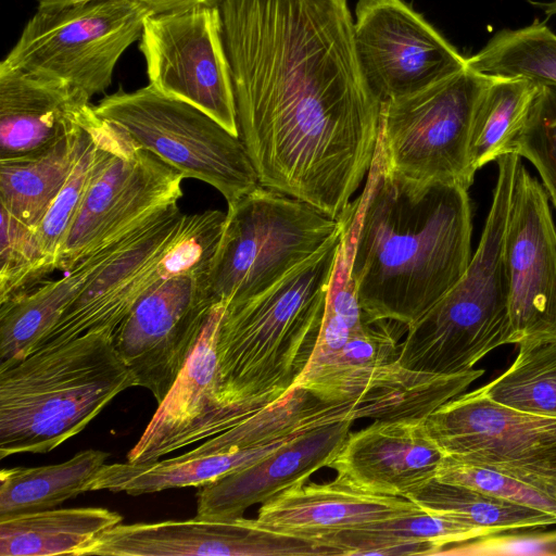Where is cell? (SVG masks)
Listing matches in <instances>:
<instances>
[{
  "instance_id": "2",
  "label": "cell",
  "mask_w": 556,
  "mask_h": 556,
  "mask_svg": "<svg viewBox=\"0 0 556 556\" xmlns=\"http://www.w3.org/2000/svg\"><path fill=\"white\" fill-rule=\"evenodd\" d=\"M468 190L404 178L376 149L362 194L340 218L366 320L408 328L463 277L472 256Z\"/></svg>"
},
{
  "instance_id": "9",
  "label": "cell",
  "mask_w": 556,
  "mask_h": 556,
  "mask_svg": "<svg viewBox=\"0 0 556 556\" xmlns=\"http://www.w3.org/2000/svg\"><path fill=\"white\" fill-rule=\"evenodd\" d=\"M153 12L134 0H88L38 9L1 64L70 83L90 98L104 92L126 49Z\"/></svg>"
},
{
  "instance_id": "23",
  "label": "cell",
  "mask_w": 556,
  "mask_h": 556,
  "mask_svg": "<svg viewBox=\"0 0 556 556\" xmlns=\"http://www.w3.org/2000/svg\"><path fill=\"white\" fill-rule=\"evenodd\" d=\"M160 214L94 250L60 279L46 280L30 291L0 304V369L31 354L89 281L114 256L136 241Z\"/></svg>"
},
{
  "instance_id": "42",
  "label": "cell",
  "mask_w": 556,
  "mask_h": 556,
  "mask_svg": "<svg viewBox=\"0 0 556 556\" xmlns=\"http://www.w3.org/2000/svg\"><path fill=\"white\" fill-rule=\"evenodd\" d=\"M538 5H540L544 10L547 16L556 14V0H552L551 2L545 3H538Z\"/></svg>"
},
{
  "instance_id": "25",
  "label": "cell",
  "mask_w": 556,
  "mask_h": 556,
  "mask_svg": "<svg viewBox=\"0 0 556 556\" xmlns=\"http://www.w3.org/2000/svg\"><path fill=\"white\" fill-rule=\"evenodd\" d=\"M483 374L478 368L450 375L425 372L404 367L397 359L371 371L350 402L361 405L357 419L424 420Z\"/></svg>"
},
{
  "instance_id": "5",
  "label": "cell",
  "mask_w": 556,
  "mask_h": 556,
  "mask_svg": "<svg viewBox=\"0 0 556 556\" xmlns=\"http://www.w3.org/2000/svg\"><path fill=\"white\" fill-rule=\"evenodd\" d=\"M521 157L496 160L497 176L477 250L463 277L407 328L399 362L409 369L457 374L473 368L494 349L508 344V287L504 240Z\"/></svg>"
},
{
  "instance_id": "21",
  "label": "cell",
  "mask_w": 556,
  "mask_h": 556,
  "mask_svg": "<svg viewBox=\"0 0 556 556\" xmlns=\"http://www.w3.org/2000/svg\"><path fill=\"white\" fill-rule=\"evenodd\" d=\"M420 510L407 497L369 493L336 478L285 490L263 503L253 521L261 528L316 540Z\"/></svg>"
},
{
  "instance_id": "31",
  "label": "cell",
  "mask_w": 556,
  "mask_h": 556,
  "mask_svg": "<svg viewBox=\"0 0 556 556\" xmlns=\"http://www.w3.org/2000/svg\"><path fill=\"white\" fill-rule=\"evenodd\" d=\"M539 85L522 78L491 77L472 119L470 159L475 170L514 153L527 123Z\"/></svg>"
},
{
  "instance_id": "38",
  "label": "cell",
  "mask_w": 556,
  "mask_h": 556,
  "mask_svg": "<svg viewBox=\"0 0 556 556\" xmlns=\"http://www.w3.org/2000/svg\"><path fill=\"white\" fill-rule=\"evenodd\" d=\"M514 153L534 166L556 208V87L539 85Z\"/></svg>"
},
{
  "instance_id": "22",
  "label": "cell",
  "mask_w": 556,
  "mask_h": 556,
  "mask_svg": "<svg viewBox=\"0 0 556 556\" xmlns=\"http://www.w3.org/2000/svg\"><path fill=\"white\" fill-rule=\"evenodd\" d=\"M70 83L0 64V160L34 152L71 130L93 108Z\"/></svg>"
},
{
  "instance_id": "7",
  "label": "cell",
  "mask_w": 556,
  "mask_h": 556,
  "mask_svg": "<svg viewBox=\"0 0 556 556\" xmlns=\"http://www.w3.org/2000/svg\"><path fill=\"white\" fill-rule=\"evenodd\" d=\"M96 114L139 148L218 190L231 203L260 187L239 136L210 115L148 85L117 90L93 105Z\"/></svg>"
},
{
  "instance_id": "11",
  "label": "cell",
  "mask_w": 556,
  "mask_h": 556,
  "mask_svg": "<svg viewBox=\"0 0 556 556\" xmlns=\"http://www.w3.org/2000/svg\"><path fill=\"white\" fill-rule=\"evenodd\" d=\"M425 424L446 456L556 496V418L502 405L479 388L447 401Z\"/></svg>"
},
{
  "instance_id": "4",
  "label": "cell",
  "mask_w": 556,
  "mask_h": 556,
  "mask_svg": "<svg viewBox=\"0 0 556 556\" xmlns=\"http://www.w3.org/2000/svg\"><path fill=\"white\" fill-rule=\"evenodd\" d=\"M134 386L105 331L37 350L0 369V458L55 448Z\"/></svg>"
},
{
  "instance_id": "15",
  "label": "cell",
  "mask_w": 556,
  "mask_h": 556,
  "mask_svg": "<svg viewBox=\"0 0 556 556\" xmlns=\"http://www.w3.org/2000/svg\"><path fill=\"white\" fill-rule=\"evenodd\" d=\"M508 344L556 339V225L548 194L522 162L504 240Z\"/></svg>"
},
{
  "instance_id": "27",
  "label": "cell",
  "mask_w": 556,
  "mask_h": 556,
  "mask_svg": "<svg viewBox=\"0 0 556 556\" xmlns=\"http://www.w3.org/2000/svg\"><path fill=\"white\" fill-rule=\"evenodd\" d=\"M489 535L484 530L426 510L321 535L338 555H439L445 547Z\"/></svg>"
},
{
  "instance_id": "1",
  "label": "cell",
  "mask_w": 556,
  "mask_h": 556,
  "mask_svg": "<svg viewBox=\"0 0 556 556\" xmlns=\"http://www.w3.org/2000/svg\"><path fill=\"white\" fill-rule=\"evenodd\" d=\"M239 137L260 186L340 219L374 162L381 103L348 0H223Z\"/></svg>"
},
{
  "instance_id": "14",
  "label": "cell",
  "mask_w": 556,
  "mask_h": 556,
  "mask_svg": "<svg viewBox=\"0 0 556 556\" xmlns=\"http://www.w3.org/2000/svg\"><path fill=\"white\" fill-rule=\"evenodd\" d=\"M205 275L162 279L134 305L112 333V343L136 386L160 404L195 348L213 303Z\"/></svg>"
},
{
  "instance_id": "39",
  "label": "cell",
  "mask_w": 556,
  "mask_h": 556,
  "mask_svg": "<svg viewBox=\"0 0 556 556\" xmlns=\"http://www.w3.org/2000/svg\"><path fill=\"white\" fill-rule=\"evenodd\" d=\"M0 304L35 288L31 229L0 208Z\"/></svg>"
},
{
  "instance_id": "35",
  "label": "cell",
  "mask_w": 556,
  "mask_h": 556,
  "mask_svg": "<svg viewBox=\"0 0 556 556\" xmlns=\"http://www.w3.org/2000/svg\"><path fill=\"white\" fill-rule=\"evenodd\" d=\"M89 122V134L79 157L62 190L41 222L31 229L35 283L46 281L58 270L61 249L76 218L96 161V140Z\"/></svg>"
},
{
  "instance_id": "10",
  "label": "cell",
  "mask_w": 556,
  "mask_h": 556,
  "mask_svg": "<svg viewBox=\"0 0 556 556\" xmlns=\"http://www.w3.org/2000/svg\"><path fill=\"white\" fill-rule=\"evenodd\" d=\"M96 113V112H94ZM96 161L58 270L150 220L182 197L184 176L94 114Z\"/></svg>"
},
{
  "instance_id": "30",
  "label": "cell",
  "mask_w": 556,
  "mask_h": 556,
  "mask_svg": "<svg viewBox=\"0 0 556 556\" xmlns=\"http://www.w3.org/2000/svg\"><path fill=\"white\" fill-rule=\"evenodd\" d=\"M109 454L86 450L71 459L40 467L0 471V517L51 509L84 492Z\"/></svg>"
},
{
  "instance_id": "16",
  "label": "cell",
  "mask_w": 556,
  "mask_h": 556,
  "mask_svg": "<svg viewBox=\"0 0 556 556\" xmlns=\"http://www.w3.org/2000/svg\"><path fill=\"white\" fill-rule=\"evenodd\" d=\"M102 556H338L320 542L256 526L243 517H194L161 522H122L100 534L81 554Z\"/></svg>"
},
{
  "instance_id": "29",
  "label": "cell",
  "mask_w": 556,
  "mask_h": 556,
  "mask_svg": "<svg viewBox=\"0 0 556 556\" xmlns=\"http://www.w3.org/2000/svg\"><path fill=\"white\" fill-rule=\"evenodd\" d=\"M406 332L407 326L394 320L365 319L342 350L318 368L303 371L294 386L324 402H350L372 370L399 359Z\"/></svg>"
},
{
  "instance_id": "20",
  "label": "cell",
  "mask_w": 556,
  "mask_h": 556,
  "mask_svg": "<svg viewBox=\"0 0 556 556\" xmlns=\"http://www.w3.org/2000/svg\"><path fill=\"white\" fill-rule=\"evenodd\" d=\"M353 422L344 420L311 430L271 455L200 486L195 516L216 520L241 518L252 505L307 482L315 471L329 467Z\"/></svg>"
},
{
  "instance_id": "17",
  "label": "cell",
  "mask_w": 556,
  "mask_h": 556,
  "mask_svg": "<svg viewBox=\"0 0 556 556\" xmlns=\"http://www.w3.org/2000/svg\"><path fill=\"white\" fill-rule=\"evenodd\" d=\"M185 216L177 203L165 208L136 241L89 281L33 352L91 332L112 334L136 302L163 279L162 260Z\"/></svg>"
},
{
  "instance_id": "18",
  "label": "cell",
  "mask_w": 556,
  "mask_h": 556,
  "mask_svg": "<svg viewBox=\"0 0 556 556\" xmlns=\"http://www.w3.org/2000/svg\"><path fill=\"white\" fill-rule=\"evenodd\" d=\"M226 305L215 303L194 350L136 445L129 463H146L233 427L217 396V334Z\"/></svg>"
},
{
  "instance_id": "13",
  "label": "cell",
  "mask_w": 556,
  "mask_h": 556,
  "mask_svg": "<svg viewBox=\"0 0 556 556\" xmlns=\"http://www.w3.org/2000/svg\"><path fill=\"white\" fill-rule=\"evenodd\" d=\"M353 30L361 72L380 103L466 66V58L403 0H358Z\"/></svg>"
},
{
  "instance_id": "36",
  "label": "cell",
  "mask_w": 556,
  "mask_h": 556,
  "mask_svg": "<svg viewBox=\"0 0 556 556\" xmlns=\"http://www.w3.org/2000/svg\"><path fill=\"white\" fill-rule=\"evenodd\" d=\"M226 213L205 210L186 215L163 260V279L205 275L219 244Z\"/></svg>"
},
{
  "instance_id": "19",
  "label": "cell",
  "mask_w": 556,
  "mask_h": 556,
  "mask_svg": "<svg viewBox=\"0 0 556 556\" xmlns=\"http://www.w3.org/2000/svg\"><path fill=\"white\" fill-rule=\"evenodd\" d=\"M425 420L372 421L349 434L329 467L363 491L407 497L435 478L445 456Z\"/></svg>"
},
{
  "instance_id": "34",
  "label": "cell",
  "mask_w": 556,
  "mask_h": 556,
  "mask_svg": "<svg viewBox=\"0 0 556 556\" xmlns=\"http://www.w3.org/2000/svg\"><path fill=\"white\" fill-rule=\"evenodd\" d=\"M480 390L502 405L556 418V339L519 344L513 364Z\"/></svg>"
},
{
  "instance_id": "8",
  "label": "cell",
  "mask_w": 556,
  "mask_h": 556,
  "mask_svg": "<svg viewBox=\"0 0 556 556\" xmlns=\"http://www.w3.org/2000/svg\"><path fill=\"white\" fill-rule=\"evenodd\" d=\"M491 76L467 66L415 93L381 103L377 150L395 174L469 189L476 170L470 136Z\"/></svg>"
},
{
  "instance_id": "37",
  "label": "cell",
  "mask_w": 556,
  "mask_h": 556,
  "mask_svg": "<svg viewBox=\"0 0 556 556\" xmlns=\"http://www.w3.org/2000/svg\"><path fill=\"white\" fill-rule=\"evenodd\" d=\"M435 479L556 516V496L495 469L444 456Z\"/></svg>"
},
{
  "instance_id": "12",
  "label": "cell",
  "mask_w": 556,
  "mask_h": 556,
  "mask_svg": "<svg viewBox=\"0 0 556 556\" xmlns=\"http://www.w3.org/2000/svg\"><path fill=\"white\" fill-rule=\"evenodd\" d=\"M140 39L150 85L200 109L239 136L219 5L152 14Z\"/></svg>"
},
{
  "instance_id": "41",
  "label": "cell",
  "mask_w": 556,
  "mask_h": 556,
  "mask_svg": "<svg viewBox=\"0 0 556 556\" xmlns=\"http://www.w3.org/2000/svg\"><path fill=\"white\" fill-rule=\"evenodd\" d=\"M88 0H38V9L63 7ZM147 5L153 14L177 13L200 7H217L223 0H134Z\"/></svg>"
},
{
  "instance_id": "24",
  "label": "cell",
  "mask_w": 556,
  "mask_h": 556,
  "mask_svg": "<svg viewBox=\"0 0 556 556\" xmlns=\"http://www.w3.org/2000/svg\"><path fill=\"white\" fill-rule=\"evenodd\" d=\"M93 113L36 151L0 160V208L30 228L41 222L79 157Z\"/></svg>"
},
{
  "instance_id": "33",
  "label": "cell",
  "mask_w": 556,
  "mask_h": 556,
  "mask_svg": "<svg viewBox=\"0 0 556 556\" xmlns=\"http://www.w3.org/2000/svg\"><path fill=\"white\" fill-rule=\"evenodd\" d=\"M466 63L485 76L556 87V34L538 20L525 27L503 29L466 58Z\"/></svg>"
},
{
  "instance_id": "26",
  "label": "cell",
  "mask_w": 556,
  "mask_h": 556,
  "mask_svg": "<svg viewBox=\"0 0 556 556\" xmlns=\"http://www.w3.org/2000/svg\"><path fill=\"white\" fill-rule=\"evenodd\" d=\"M298 438L228 453L195 457L181 454L165 460L104 464L90 482L89 490L141 495L167 489L202 486L271 455Z\"/></svg>"
},
{
  "instance_id": "40",
  "label": "cell",
  "mask_w": 556,
  "mask_h": 556,
  "mask_svg": "<svg viewBox=\"0 0 556 556\" xmlns=\"http://www.w3.org/2000/svg\"><path fill=\"white\" fill-rule=\"evenodd\" d=\"M514 530L484 535L442 549L439 555H555L556 530L521 531Z\"/></svg>"
},
{
  "instance_id": "32",
  "label": "cell",
  "mask_w": 556,
  "mask_h": 556,
  "mask_svg": "<svg viewBox=\"0 0 556 556\" xmlns=\"http://www.w3.org/2000/svg\"><path fill=\"white\" fill-rule=\"evenodd\" d=\"M407 498L426 511L456 519L488 534L556 525V516L551 514L435 478Z\"/></svg>"
},
{
  "instance_id": "6",
  "label": "cell",
  "mask_w": 556,
  "mask_h": 556,
  "mask_svg": "<svg viewBox=\"0 0 556 556\" xmlns=\"http://www.w3.org/2000/svg\"><path fill=\"white\" fill-rule=\"evenodd\" d=\"M342 227L313 205L257 187L228 203L224 231L206 274L213 303L244 302L271 287Z\"/></svg>"
},
{
  "instance_id": "3",
  "label": "cell",
  "mask_w": 556,
  "mask_h": 556,
  "mask_svg": "<svg viewBox=\"0 0 556 556\" xmlns=\"http://www.w3.org/2000/svg\"><path fill=\"white\" fill-rule=\"evenodd\" d=\"M342 240L343 226L271 287L225 307L216 345L217 396L233 426L282 396L306 368Z\"/></svg>"
},
{
  "instance_id": "28",
  "label": "cell",
  "mask_w": 556,
  "mask_h": 556,
  "mask_svg": "<svg viewBox=\"0 0 556 556\" xmlns=\"http://www.w3.org/2000/svg\"><path fill=\"white\" fill-rule=\"evenodd\" d=\"M123 517L102 507L51 508L0 517V556H81Z\"/></svg>"
}]
</instances>
